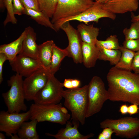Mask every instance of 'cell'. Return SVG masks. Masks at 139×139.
I'll return each instance as SVG.
<instances>
[{"mask_svg": "<svg viewBox=\"0 0 139 139\" xmlns=\"http://www.w3.org/2000/svg\"><path fill=\"white\" fill-rule=\"evenodd\" d=\"M115 66L106 76L109 100L139 105V74Z\"/></svg>", "mask_w": 139, "mask_h": 139, "instance_id": "6da1fadb", "label": "cell"}, {"mask_svg": "<svg viewBox=\"0 0 139 139\" xmlns=\"http://www.w3.org/2000/svg\"><path fill=\"white\" fill-rule=\"evenodd\" d=\"M101 128L109 127L117 136L132 138L139 134V119L126 117L117 119H106L100 123Z\"/></svg>", "mask_w": 139, "mask_h": 139, "instance_id": "8992f818", "label": "cell"}, {"mask_svg": "<svg viewBox=\"0 0 139 139\" xmlns=\"http://www.w3.org/2000/svg\"><path fill=\"white\" fill-rule=\"evenodd\" d=\"M60 29L66 33L68 39V45L66 48L68 53V57L72 58L75 63H82L83 41L77 30L74 28L69 22L63 24Z\"/></svg>", "mask_w": 139, "mask_h": 139, "instance_id": "7c38bea8", "label": "cell"}, {"mask_svg": "<svg viewBox=\"0 0 139 139\" xmlns=\"http://www.w3.org/2000/svg\"><path fill=\"white\" fill-rule=\"evenodd\" d=\"M24 14L29 16L38 24L55 30L53 24L50 18L41 11L25 7Z\"/></svg>", "mask_w": 139, "mask_h": 139, "instance_id": "cb8c5ba5", "label": "cell"}, {"mask_svg": "<svg viewBox=\"0 0 139 139\" xmlns=\"http://www.w3.org/2000/svg\"><path fill=\"white\" fill-rule=\"evenodd\" d=\"M131 21L132 22L139 21V13L137 15H135L133 13L131 14Z\"/></svg>", "mask_w": 139, "mask_h": 139, "instance_id": "ab89813d", "label": "cell"}, {"mask_svg": "<svg viewBox=\"0 0 139 139\" xmlns=\"http://www.w3.org/2000/svg\"><path fill=\"white\" fill-rule=\"evenodd\" d=\"M72 83L73 88H79L80 85V81L76 79H72Z\"/></svg>", "mask_w": 139, "mask_h": 139, "instance_id": "f35d334b", "label": "cell"}, {"mask_svg": "<svg viewBox=\"0 0 139 139\" xmlns=\"http://www.w3.org/2000/svg\"><path fill=\"white\" fill-rule=\"evenodd\" d=\"M123 32L125 40L139 39V21L133 22L130 28H124Z\"/></svg>", "mask_w": 139, "mask_h": 139, "instance_id": "83f0119b", "label": "cell"}, {"mask_svg": "<svg viewBox=\"0 0 139 139\" xmlns=\"http://www.w3.org/2000/svg\"><path fill=\"white\" fill-rule=\"evenodd\" d=\"M138 106L136 104H132L128 106V113L131 115L138 113L139 110Z\"/></svg>", "mask_w": 139, "mask_h": 139, "instance_id": "d590c367", "label": "cell"}, {"mask_svg": "<svg viewBox=\"0 0 139 139\" xmlns=\"http://www.w3.org/2000/svg\"><path fill=\"white\" fill-rule=\"evenodd\" d=\"M52 74L44 68L38 70L23 80V86L25 100H33L38 92L47 83Z\"/></svg>", "mask_w": 139, "mask_h": 139, "instance_id": "30bf717a", "label": "cell"}, {"mask_svg": "<svg viewBox=\"0 0 139 139\" xmlns=\"http://www.w3.org/2000/svg\"><path fill=\"white\" fill-rule=\"evenodd\" d=\"M88 105L86 118L99 112L109 97L105 84L99 77L95 76L88 85Z\"/></svg>", "mask_w": 139, "mask_h": 139, "instance_id": "5b68a950", "label": "cell"}, {"mask_svg": "<svg viewBox=\"0 0 139 139\" xmlns=\"http://www.w3.org/2000/svg\"><path fill=\"white\" fill-rule=\"evenodd\" d=\"M121 52L120 59L115 66L121 69L132 71V65L135 52L120 46Z\"/></svg>", "mask_w": 139, "mask_h": 139, "instance_id": "603a6c76", "label": "cell"}, {"mask_svg": "<svg viewBox=\"0 0 139 139\" xmlns=\"http://www.w3.org/2000/svg\"><path fill=\"white\" fill-rule=\"evenodd\" d=\"M37 1L40 11L50 18H52L56 9L57 0Z\"/></svg>", "mask_w": 139, "mask_h": 139, "instance_id": "484cf974", "label": "cell"}, {"mask_svg": "<svg viewBox=\"0 0 139 139\" xmlns=\"http://www.w3.org/2000/svg\"><path fill=\"white\" fill-rule=\"evenodd\" d=\"M124 48L135 52L139 51V39L125 40L123 43Z\"/></svg>", "mask_w": 139, "mask_h": 139, "instance_id": "f546056e", "label": "cell"}, {"mask_svg": "<svg viewBox=\"0 0 139 139\" xmlns=\"http://www.w3.org/2000/svg\"><path fill=\"white\" fill-rule=\"evenodd\" d=\"M132 70L139 74V51L135 52L132 65Z\"/></svg>", "mask_w": 139, "mask_h": 139, "instance_id": "836d02e7", "label": "cell"}, {"mask_svg": "<svg viewBox=\"0 0 139 139\" xmlns=\"http://www.w3.org/2000/svg\"><path fill=\"white\" fill-rule=\"evenodd\" d=\"M53 56L49 71L52 74H54L59 70L61 63L66 56H68L66 48L62 49L54 43L53 47Z\"/></svg>", "mask_w": 139, "mask_h": 139, "instance_id": "7402d4cb", "label": "cell"}, {"mask_svg": "<svg viewBox=\"0 0 139 139\" xmlns=\"http://www.w3.org/2000/svg\"><path fill=\"white\" fill-rule=\"evenodd\" d=\"M25 7L37 11H40L37 0H20Z\"/></svg>", "mask_w": 139, "mask_h": 139, "instance_id": "1f68e13d", "label": "cell"}, {"mask_svg": "<svg viewBox=\"0 0 139 139\" xmlns=\"http://www.w3.org/2000/svg\"><path fill=\"white\" fill-rule=\"evenodd\" d=\"M78 121L72 120L67 122L65 127L59 130L56 134L46 133L48 136L53 137L56 139H88L94 136V134L91 133L84 135L79 131L78 128L79 125Z\"/></svg>", "mask_w": 139, "mask_h": 139, "instance_id": "5bb4252c", "label": "cell"}, {"mask_svg": "<svg viewBox=\"0 0 139 139\" xmlns=\"http://www.w3.org/2000/svg\"><path fill=\"white\" fill-rule=\"evenodd\" d=\"M116 14L104 9L102 7V4L94 2L90 7L80 14L73 16L59 19L54 23V28L56 32L58 31L61 27L65 23L71 21L76 20L83 22L86 24L91 22H98L100 19L108 18L114 20Z\"/></svg>", "mask_w": 139, "mask_h": 139, "instance_id": "52a82bcc", "label": "cell"}, {"mask_svg": "<svg viewBox=\"0 0 139 139\" xmlns=\"http://www.w3.org/2000/svg\"><path fill=\"white\" fill-rule=\"evenodd\" d=\"M37 121L31 120L29 122H24L17 134L20 139H39V135L36 130Z\"/></svg>", "mask_w": 139, "mask_h": 139, "instance_id": "44dd1931", "label": "cell"}, {"mask_svg": "<svg viewBox=\"0 0 139 139\" xmlns=\"http://www.w3.org/2000/svg\"><path fill=\"white\" fill-rule=\"evenodd\" d=\"M4 3L7 11L6 16L3 23L4 25L5 26L9 23L16 24L17 20L13 11V0H4Z\"/></svg>", "mask_w": 139, "mask_h": 139, "instance_id": "f1b7e54d", "label": "cell"}, {"mask_svg": "<svg viewBox=\"0 0 139 139\" xmlns=\"http://www.w3.org/2000/svg\"><path fill=\"white\" fill-rule=\"evenodd\" d=\"M88 85L81 88L64 90V105L71 113V119L78 121L82 125L85 123L88 105Z\"/></svg>", "mask_w": 139, "mask_h": 139, "instance_id": "7a4b0ae2", "label": "cell"}, {"mask_svg": "<svg viewBox=\"0 0 139 139\" xmlns=\"http://www.w3.org/2000/svg\"><path fill=\"white\" fill-rule=\"evenodd\" d=\"M138 0H111L102 4L104 9L116 14H123L135 12L138 6Z\"/></svg>", "mask_w": 139, "mask_h": 139, "instance_id": "2e32d148", "label": "cell"}, {"mask_svg": "<svg viewBox=\"0 0 139 139\" xmlns=\"http://www.w3.org/2000/svg\"><path fill=\"white\" fill-rule=\"evenodd\" d=\"M111 0H95V2L101 4H104Z\"/></svg>", "mask_w": 139, "mask_h": 139, "instance_id": "60d3db41", "label": "cell"}, {"mask_svg": "<svg viewBox=\"0 0 139 139\" xmlns=\"http://www.w3.org/2000/svg\"><path fill=\"white\" fill-rule=\"evenodd\" d=\"M5 7L4 0H0V8L1 9H3Z\"/></svg>", "mask_w": 139, "mask_h": 139, "instance_id": "b9f144b4", "label": "cell"}, {"mask_svg": "<svg viewBox=\"0 0 139 139\" xmlns=\"http://www.w3.org/2000/svg\"><path fill=\"white\" fill-rule=\"evenodd\" d=\"M25 35L26 32L24 30L20 36L14 41L7 44L1 45L0 53L4 54L9 61L14 59L21 50Z\"/></svg>", "mask_w": 139, "mask_h": 139, "instance_id": "ac0fdd59", "label": "cell"}, {"mask_svg": "<svg viewBox=\"0 0 139 139\" xmlns=\"http://www.w3.org/2000/svg\"><path fill=\"white\" fill-rule=\"evenodd\" d=\"M72 79H65L64 82L63 83V87L67 89L73 88L72 83Z\"/></svg>", "mask_w": 139, "mask_h": 139, "instance_id": "8d00e7d4", "label": "cell"}, {"mask_svg": "<svg viewBox=\"0 0 139 139\" xmlns=\"http://www.w3.org/2000/svg\"><path fill=\"white\" fill-rule=\"evenodd\" d=\"M13 9L15 15H21L24 14L25 8L20 0H13Z\"/></svg>", "mask_w": 139, "mask_h": 139, "instance_id": "4dcf8cb0", "label": "cell"}, {"mask_svg": "<svg viewBox=\"0 0 139 139\" xmlns=\"http://www.w3.org/2000/svg\"><path fill=\"white\" fill-rule=\"evenodd\" d=\"M22 77L17 73L12 76L7 81L10 89L2 94L7 111L9 112H20L27 110Z\"/></svg>", "mask_w": 139, "mask_h": 139, "instance_id": "277c9868", "label": "cell"}, {"mask_svg": "<svg viewBox=\"0 0 139 139\" xmlns=\"http://www.w3.org/2000/svg\"><path fill=\"white\" fill-rule=\"evenodd\" d=\"M9 62L12 70L22 77H27L43 68L38 59L19 55Z\"/></svg>", "mask_w": 139, "mask_h": 139, "instance_id": "4fadbf2b", "label": "cell"}, {"mask_svg": "<svg viewBox=\"0 0 139 139\" xmlns=\"http://www.w3.org/2000/svg\"><path fill=\"white\" fill-rule=\"evenodd\" d=\"M8 60L6 56L4 53H0V84H1L3 80V66L4 62Z\"/></svg>", "mask_w": 139, "mask_h": 139, "instance_id": "e575fe53", "label": "cell"}, {"mask_svg": "<svg viewBox=\"0 0 139 139\" xmlns=\"http://www.w3.org/2000/svg\"><path fill=\"white\" fill-rule=\"evenodd\" d=\"M128 106L126 104L121 105L119 109V111L122 115H125L128 113Z\"/></svg>", "mask_w": 139, "mask_h": 139, "instance_id": "74e56055", "label": "cell"}, {"mask_svg": "<svg viewBox=\"0 0 139 139\" xmlns=\"http://www.w3.org/2000/svg\"><path fill=\"white\" fill-rule=\"evenodd\" d=\"M0 139H5V137L4 135L2 133H0Z\"/></svg>", "mask_w": 139, "mask_h": 139, "instance_id": "7bdbcfd3", "label": "cell"}, {"mask_svg": "<svg viewBox=\"0 0 139 139\" xmlns=\"http://www.w3.org/2000/svg\"><path fill=\"white\" fill-rule=\"evenodd\" d=\"M97 47L99 51L98 59L108 61L112 65H115L118 62L121 55L120 50L109 49Z\"/></svg>", "mask_w": 139, "mask_h": 139, "instance_id": "d4e9b609", "label": "cell"}, {"mask_svg": "<svg viewBox=\"0 0 139 139\" xmlns=\"http://www.w3.org/2000/svg\"><path fill=\"white\" fill-rule=\"evenodd\" d=\"M94 2L93 0H57L51 21L53 23L59 19L77 15L91 7Z\"/></svg>", "mask_w": 139, "mask_h": 139, "instance_id": "ba28073f", "label": "cell"}, {"mask_svg": "<svg viewBox=\"0 0 139 139\" xmlns=\"http://www.w3.org/2000/svg\"><path fill=\"white\" fill-rule=\"evenodd\" d=\"M95 45L98 47L109 49L119 50L120 47L116 35H110L105 40H97Z\"/></svg>", "mask_w": 139, "mask_h": 139, "instance_id": "4316f807", "label": "cell"}, {"mask_svg": "<svg viewBox=\"0 0 139 139\" xmlns=\"http://www.w3.org/2000/svg\"><path fill=\"white\" fill-rule=\"evenodd\" d=\"M114 133V131L111 128L106 127L103 128L101 133H100L98 139H111L112 135Z\"/></svg>", "mask_w": 139, "mask_h": 139, "instance_id": "d6a6232c", "label": "cell"}, {"mask_svg": "<svg viewBox=\"0 0 139 139\" xmlns=\"http://www.w3.org/2000/svg\"><path fill=\"white\" fill-rule=\"evenodd\" d=\"M25 36L23 41L21 50L18 55L38 59L39 45L36 43V34L30 26L25 28Z\"/></svg>", "mask_w": 139, "mask_h": 139, "instance_id": "9a60e30c", "label": "cell"}, {"mask_svg": "<svg viewBox=\"0 0 139 139\" xmlns=\"http://www.w3.org/2000/svg\"><path fill=\"white\" fill-rule=\"evenodd\" d=\"M29 110L30 119L36 120L38 123L47 121L64 125L71 116L67 108L60 103L42 104L34 103L31 105Z\"/></svg>", "mask_w": 139, "mask_h": 139, "instance_id": "3957f363", "label": "cell"}, {"mask_svg": "<svg viewBox=\"0 0 139 139\" xmlns=\"http://www.w3.org/2000/svg\"><path fill=\"white\" fill-rule=\"evenodd\" d=\"M29 110L25 112H10L1 111L0 112V131L8 136L16 134L22 124L30 119Z\"/></svg>", "mask_w": 139, "mask_h": 139, "instance_id": "8fae6325", "label": "cell"}, {"mask_svg": "<svg viewBox=\"0 0 139 139\" xmlns=\"http://www.w3.org/2000/svg\"><path fill=\"white\" fill-rule=\"evenodd\" d=\"M54 43L53 40H48L39 45L38 59L42 67L49 71L53 56V47Z\"/></svg>", "mask_w": 139, "mask_h": 139, "instance_id": "d6986e66", "label": "cell"}, {"mask_svg": "<svg viewBox=\"0 0 139 139\" xmlns=\"http://www.w3.org/2000/svg\"><path fill=\"white\" fill-rule=\"evenodd\" d=\"M77 30L83 42L95 45L100 30L98 28L94 27L93 24L81 23L77 25Z\"/></svg>", "mask_w": 139, "mask_h": 139, "instance_id": "ffe728a7", "label": "cell"}, {"mask_svg": "<svg viewBox=\"0 0 139 139\" xmlns=\"http://www.w3.org/2000/svg\"><path fill=\"white\" fill-rule=\"evenodd\" d=\"M83 63L87 68L94 67L98 59L99 51L95 45L83 42L82 47Z\"/></svg>", "mask_w": 139, "mask_h": 139, "instance_id": "e0dca14e", "label": "cell"}, {"mask_svg": "<svg viewBox=\"0 0 139 139\" xmlns=\"http://www.w3.org/2000/svg\"><path fill=\"white\" fill-rule=\"evenodd\" d=\"M63 83L51 74L45 86L37 94L34 103L42 104H57L63 98Z\"/></svg>", "mask_w": 139, "mask_h": 139, "instance_id": "9c48e42d", "label": "cell"}]
</instances>
